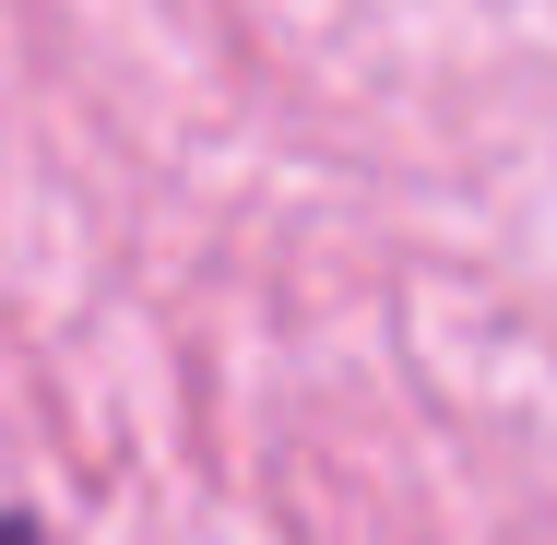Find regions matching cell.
<instances>
[{
    "mask_svg": "<svg viewBox=\"0 0 557 545\" xmlns=\"http://www.w3.org/2000/svg\"><path fill=\"white\" fill-rule=\"evenodd\" d=\"M0 545H36V522H0Z\"/></svg>",
    "mask_w": 557,
    "mask_h": 545,
    "instance_id": "6da1fadb",
    "label": "cell"
}]
</instances>
